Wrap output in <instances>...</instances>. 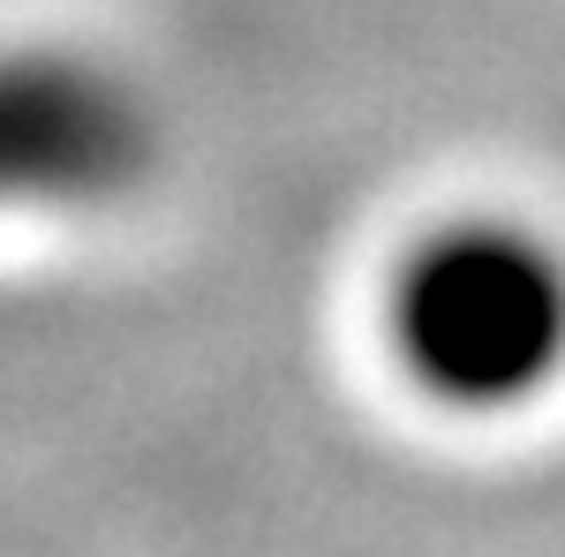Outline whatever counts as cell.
I'll use <instances>...</instances> for the list:
<instances>
[{
    "label": "cell",
    "instance_id": "6da1fadb",
    "mask_svg": "<svg viewBox=\"0 0 565 557\" xmlns=\"http://www.w3.org/2000/svg\"><path fill=\"white\" fill-rule=\"evenodd\" d=\"M392 346L437 399H521L565 362V271L513 226H452L399 264Z\"/></svg>",
    "mask_w": 565,
    "mask_h": 557
},
{
    "label": "cell",
    "instance_id": "7a4b0ae2",
    "mask_svg": "<svg viewBox=\"0 0 565 557\" xmlns=\"http://www.w3.org/2000/svg\"><path fill=\"white\" fill-rule=\"evenodd\" d=\"M129 98L84 61L0 53V204L23 196H90L136 173Z\"/></svg>",
    "mask_w": 565,
    "mask_h": 557
}]
</instances>
